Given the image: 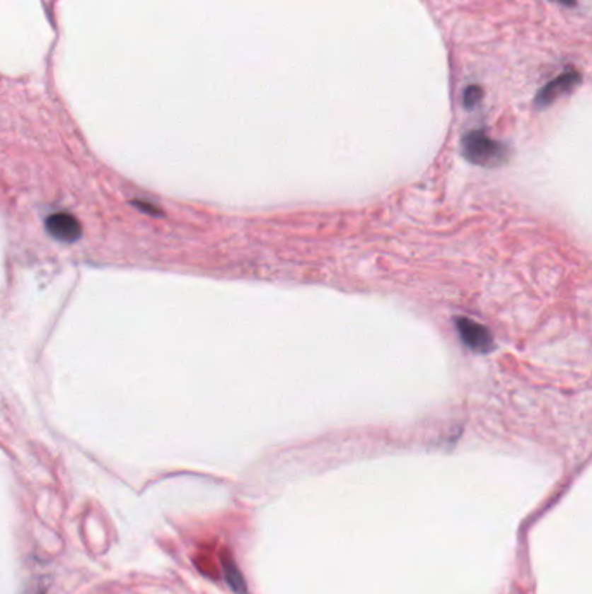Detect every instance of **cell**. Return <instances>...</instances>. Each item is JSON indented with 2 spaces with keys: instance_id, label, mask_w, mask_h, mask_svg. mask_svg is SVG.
<instances>
[{
  "instance_id": "1",
  "label": "cell",
  "mask_w": 592,
  "mask_h": 594,
  "mask_svg": "<svg viewBox=\"0 0 592 594\" xmlns=\"http://www.w3.org/2000/svg\"><path fill=\"white\" fill-rule=\"evenodd\" d=\"M462 153L469 162L483 167H495L509 157V150L483 131H471L462 138Z\"/></svg>"
},
{
  "instance_id": "3",
  "label": "cell",
  "mask_w": 592,
  "mask_h": 594,
  "mask_svg": "<svg viewBox=\"0 0 592 594\" xmlns=\"http://www.w3.org/2000/svg\"><path fill=\"white\" fill-rule=\"evenodd\" d=\"M579 83H580V75L576 74V71H567V74H561L559 77H556L549 83H545V86L538 91L537 98H535V106L540 110L547 108V106L552 105L557 98L570 93L573 87H576Z\"/></svg>"
},
{
  "instance_id": "2",
  "label": "cell",
  "mask_w": 592,
  "mask_h": 594,
  "mask_svg": "<svg viewBox=\"0 0 592 594\" xmlns=\"http://www.w3.org/2000/svg\"><path fill=\"white\" fill-rule=\"evenodd\" d=\"M457 330L462 342L476 353H488L494 348V339L490 330L469 318H457Z\"/></svg>"
},
{
  "instance_id": "4",
  "label": "cell",
  "mask_w": 592,
  "mask_h": 594,
  "mask_svg": "<svg viewBox=\"0 0 592 594\" xmlns=\"http://www.w3.org/2000/svg\"><path fill=\"white\" fill-rule=\"evenodd\" d=\"M45 226H47L49 233L61 242H75L82 235L80 223L68 212H56V214L49 216Z\"/></svg>"
},
{
  "instance_id": "6",
  "label": "cell",
  "mask_w": 592,
  "mask_h": 594,
  "mask_svg": "<svg viewBox=\"0 0 592 594\" xmlns=\"http://www.w3.org/2000/svg\"><path fill=\"white\" fill-rule=\"evenodd\" d=\"M483 98V91H481L480 86H469L468 89L464 91V106L465 108H475L477 103Z\"/></svg>"
},
{
  "instance_id": "5",
  "label": "cell",
  "mask_w": 592,
  "mask_h": 594,
  "mask_svg": "<svg viewBox=\"0 0 592 594\" xmlns=\"http://www.w3.org/2000/svg\"><path fill=\"white\" fill-rule=\"evenodd\" d=\"M224 566H226V569H224V572H226L229 586H231V588L235 589L236 593L245 591V584H243V578H242V575H240L238 570H236V566L233 565V563H226Z\"/></svg>"
},
{
  "instance_id": "7",
  "label": "cell",
  "mask_w": 592,
  "mask_h": 594,
  "mask_svg": "<svg viewBox=\"0 0 592 594\" xmlns=\"http://www.w3.org/2000/svg\"><path fill=\"white\" fill-rule=\"evenodd\" d=\"M554 2H559L563 4V6H575L576 0H554Z\"/></svg>"
}]
</instances>
